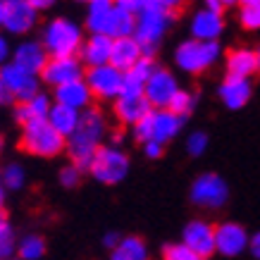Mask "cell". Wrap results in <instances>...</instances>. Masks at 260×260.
Wrapping results in <instances>:
<instances>
[{"label":"cell","instance_id":"1","mask_svg":"<svg viewBox=\"0 0 260 260\" xmlns=\"http://www.w3.org/2000/svg\"><path fill=\"white\" fill-rule=\"evenodd\" d=\"M174 8L177 3L172 0H143V10L136 15L134 31V39L141 46L143 57H150L158 50L162 36L174 22Z\"/></svg>","mask_w":260,"mask_h":260},{"label":"cell","instance_id":"2","mask_svg":"<svg viewBox=\"0 0 260 260\" xmlns=\"http://www.w3.org/2000/svg\"><path fill=\"white\" fill-rule=\"evenodd\" d=\"M103 136H105V117H103V112L95 110V108L84 110L77 132L67 139L70 160L81 170H88L98 148H101Z\"/></svg>","mask_w":260,"mask_h":260},{"label":"cell","instance_id":"3","mask_svg":"<svg viewBox=\"0 0 260 260\" xmlns=\"http://www.w3.org/2000/svg\"><path fill=\"white\" fill-rule=\"evenodd\" d=\"M84 31L81 26L70 17H55L43 26L41 43L50 57H77L84 46Z\"/></svg>","mask_w":260,"mask_h":260},{"label":"cell","instance_id":"4","mask_svg":"<svg viewBox=\"0 0 260 260\" xmlns=\"http://www.w3.org/2000/svg\"><path fill=\"white\" fill-rule=\"evenodd\" d=\"M19 146H22V150H26L29 155H36V158H55L62 150H67V139L60 132H55L48 119H41V122H31V124L22 126Z\"/></svg>","mask_w":260,"mask_h":260},{"label":"cell","instance_id":"5","mask_svg":"<svg viewBox=\"0 0 260 260\" xmlns=\"http://www.w3.org/2000/svg\"><path fill=\"white\" fill-rule=\"evenodd\" d=\"M222 55V46L217 41H196L189 39L179 43L174 50V64L186 74H201V72L210 70Z\"/></svg>","mask_w":260,"mask_h":260},{"label":"cell","instance_id":"6","mask_svg":"<svg viewBox=\"0 0 260 260\" xmlns=\"http://www.w3.org/2000/svg\"><path fill=\"white\" fill-rule=\"evenodd\" d=\"M88 172L101 184H108V186L119 184L129 174V155L117 146H101Z\"/></svg>","mask_w":260,"mask_h":260},{"label":"cell","instance_id":"7","mask_svg":"<svg viewBox=\"0 0 260 260\" xmlns=\"http://www.w3.org/2000/svg\"><path fill=\"white\" fill-rule=\"evenodd\" d=\"M191 203L205 210H220L229 198V186L220 174L215 172H203L198 174L193 184H191Z\"/></svg>","mask_w":260,"mask_h":260},{"label":"cell","instance_id":"8","mask_svg":"<svg viewBox=\"0 0 260 260\" xmlns=\"http://www.w3.org/2000/svg\"><path fill=\"white\" fill-rule=\"evenodd\" d=\"M0 81H3V91L12 95V101L26 103L34 95H39V77L31 72L22 70L19 64L10 60L5 67H0Z\"/></svg>","mask_w":260,"mask_h":260},{"label":"cell","instance_id":"9","mask_svg":"<svg viewBox=\"0 0 260 260\" xmlns=\"http://www.w3.org/2000/svg\"><path fill=\"white\" fill-rule=\"evenodd\" d=\"M84 81L88 84L91 93L95 98H101V101H117L122 95V91H124V72H119L112 64L86 70Z\"/></svg>","mask_w":260,"mask_h":260},{"label":"cell","instance_id":"10","mask_svg":"<svg viewBox=\"0 0 260 260\" xmlns=\"http://www.w3.org/2000/svg\"><path fill=\"white\" fill-rule=\"evenodd\" d=\"M177 93H179V84H177L172 72L165 70V67H158L153 72V77L148 79L146 91H143V95H146V101L150 103L153 110H167Z\"/></svg>","mask_w":260,"mask_h":260},{"label":"cell","instance_id":"11","mask_svg":"<svg viewBox=\"0 0 260 260\" xmlns=\"http://www.w3.org/2000/svg\"><path fill=\"white\" fill-rule=\"evenodd\" d=\"M251 234L239 222H220L215 227V248L224 258H237L244 251H248Z\"/></svg>","mask_w":260,"mask_h":260},{"label":"cell","instance_id":"12","mask_svg":"<svg viewBox=\"0 0 260 260\" xmlns=\"http://www.w3.org/2000/svg\"><path fill=\"white\" fill-rule=\"evenodd\" d=\"M84 77H86V72H84L81 57H50L46 70L41 72L43 84H50L55 88L64 86V84H72V81H79Z\"/></svg>","mask_w":260,"mask_h":260},{"label":"cell","instance_id":"13","mask_svg":"<svg viewBox=\"0 0 260 260\" xmlns=\"http://www.w3.org/2000/svg\"><path fill=\"white\" fill-rule=\"evenodd\" d=\"M39 19V10L31 5V0H5V24L3 29L8 34L22 36L31 31Z\"/></svg>","mask_w":260,"mask_h":260},{"label":"cell","instance_id":"14","mask_svg":"<svg viewBox=\"0 0 260 260\" xmlns=\"http://www.w3.org/2000/svg\"><path fill=\"white\" fill-rule=\"evenodd\" d=\"M181 244H186L203 260L210 258L213 253H217V248H215V227L205 220L186 222V227L181 232Z\"/></svg>","mask_w":260,"mask_h":260},{"label":"cell","instance_id":"15","mask_svg":"<svg viewBox=\"0 0 260 260\" xmlns=\"http://www.w3.org/2000/svg\"><path fill=\"white\" fill-rule=\"evenodd\" d=\"M189 29H191V39L196 41H217L224 31V17L213 12L208 8H201L191 15V22H189Z\"/></svg>","mask_w":260,"mask_h":260},{"label":"cell","instance_id":"16","mask_svg":"<svg viewBox=\"0 0 260 260\" xmlns=\"http://www.w3.org/2000/svg\"><path fill=\"white\" fill-rule=\"evenodd\" d=\"M12 62L19 64L22 70L41 77V72L46 70V64L50 62V55H48V50L43 48L41 41H22L19 46H15Z\"/></svg>","mask_w":260,"mask_h":260},{"label":"cell","instance_id":"17","mask_svg":"<svg viewBox=\"0 0 260 260\" xmlns=\"http://www.w3.org/2000/svg\"><path fill=\"white\" fill-rule=\"evenodd\" d=\"M112 46H115V41H112L110 36H105V34H91V36L84 41V46H81V53H79L81 62L88 64V70L110 64Z\"/></svg>","mask_w":260,"mask_h":260},{"label":"cell","instance_id":"18","mask_svg":"<svg viewBox=\"0 0 260 260\" xmlns=\"http://www.w3.org/2000/svg\"><path fill=\"white\" fill-rule=\"evenodd\" d=\"M227 74L239 79H251L255 72H260V50L251 48H234L227 53Z\"/></svg>","mask_w":260,"mask_h":260},{"label":"cell","instance_id":"19","mask_svg":"<svg viewBox=\"0 0 260 260\" xmlns=\"http://www.w3.org/2000/svg\"><path fill=\"white\" fill-rule=\"evenodd\" d=\"M217 93H220V101L224 103V108H229V110H241L253 95L251 79H239V77H229L227 74V77L222 79Z\"/></svg>","mask_w":260,"mask_h":260},{"label":"cell","instance_id":"20","mask_svg":"<svg viewBox=\"0 0 260 260\" xmlns=\"http://www.w3.org/2000/svg\"><path fill=\"white\" fill-rule=\"evenodd\" d=\"M112 110H115V117L122 122V124H139L146 115L153 112L150 108V103L146 101V95H119L115 105H112Z\"/></svg>","mask_w":260,"mask_h":260},{"label":"cell","instance_id":"21","mask_svg":"<svg viewBox=\"0 0 260 260\" xmlns=\"http://www.w3.org/2000/svg\"><path fill=\"white\" fill-rule=\"evenodd\" d=\"M91 98H93V93H91V88H88V84L84 79L55 88V103L67 105V108H72L77 112L88 110L91 108Z\"/></svg>","mask_w":260,"mask_h":260},{"label":"cell","instance_id":"22","mask_svg":"<svg viewBox=\"0 0 260 260\" xmlns=\"http://www.w3.org/2000/svg\"><path fill=\"white\" fill-rule=\"evenodd\" d=\"M158 70L155 62L150 60V57H141L139 62L132 67L129 72H124V95H143L146 91V84L148 79L153 77V72Z\"/></svg>","mask_w":260,"mask_h":260},{"label":"cell","instance_id":"23","mask_svg":"<svg viewBox=\"0 0 260 260\" xmlns=\"http://www.w3.org/2000/svg\"><path fill=\"white\" fill-rule=\"evenodd\" d=\"M50 108H53L50 98H48L46 93H39V95H34L31 101L17 103L15 119L22 126L31 124V122H41V119H48V115H50Z\"/></svg>","mask_w":260,"mask_h":260},{"label":"cell","instance_id":"24","mask_svg":"<svg viewBox=\"0 0 260 260\" xmlns=\"http://www.w3.org/2000/svg\"><path fill=\"white\" fill-rule=\"evenodd\" d=\"M143 57V50L139 46V41L132 36V39H117L115 46H112V60L110 64L117 67L119 72H129L139 60Z\"/></svg>","mask_w":260,"mask_h":260},{"label":"cell","instance_id":"25","mask_svg":"<svg viewBox=\"0 0 260 260\" xmlns=\"http://www.w3.org/2000/svg\"><path fill=\"white\" fill-rule=\"evenodd\" d=\"M184 119L177 117L170 110H153V141H158L165 146L167 141H172L174 136L181 132Z\"/></svg>","mask_w":260,"mask_h":260},{"label":"cell","instance_id":"26","mask_svg":"<svg viewBox=\"0 0 260 260\" xmlns=\"http://www.w3.org/2000/svg\"><path fill=\"white\" fill-rule=\"evenodd\" d=\"M134 31H136V15H132V12L124 10L119 3H115V10H112V17H110V24H108L105 36H110L112 41L132 39Z\"/></svg>","mask_w":260,"mask_h":260},{"label":"cell","instance_id":"27","mask_svg":"<svg viewBox=\"0 0 260 260\" xmlns=\"http://www.w3.org/2000/svg\"><path fill=\"white\" fill-rule=\"evenodd\" d=\"M79 119H81V112L72 110V108H67V105H60V103H53L50 115H48V122H50V124H53V129H55V132H60L64 139H70V136L77 132Z\"/></svg>","mask_w":260,"mask_h":260},{"label":"cell","instance_id":"28","mask_svg":"<svg viewBox=\"0 0 260 260\" xmlns=\"http://www.w3.org/2000/svg\"><path fill=\"white\" fill-rule=\"evenodd\" d=\"M112 5L110 0H91L86 5V29L91 34H105L108 31V24L112 17Z\"/></svg>","mask_w":260,"mask_h":260},{"label":"cell","instance_id":"29","mask_svg":"<svg viewBox=\"0 0 260 260\" xmlns=\"http://www.w3.org/2000/svg\"><path fill=\"white\" fill-rule=\"evenodd\" d=\"M110 260H148V246L141 237H122L117 248L110 251Z\"/></svg>","mask_w":260,"mask_h":260},{"label":"cell","instance_id":"30","mask_svg":"<svg viewBox=\"0 0 260 260\" xmlns=\"http://www.w3.org/2000/svg\"><path fill=\"white\" fill-rule=\"evenodd\" d=\"M19 260H41L46 255V241L39 234H26V237L17 244Z\"/></svg>","mask_w":260,"mask_h":260},{"label":"cell","instance_id":"31","mask_svg":"<svg viewBox=\"0 0 260 260\" xmlns=\"http://www.w3.org/2000/svg\"><path fill=\"white\" fill-rule=\"evenodd\" d=\"M239 24L246 31L260 29V0H244L239 3Z\"/></svg>","mask_w":260,"mask_h":260},{"label":"cell","instance_id":"32","mask_svg":"<svg viewBox=\"0 0 260 260\" xmlns=\"http://www.w3.org/2000/svg\"><path fill=\"white\" fill-rule=\"evenodd\" d=\"M193 108H196V95L191 93V91H184V88H179V93L172 98V103H170V108L167 110L174 112L177 117H189L191 112H193Z\"/></svg>","mask_w":260,"mask_h":260},{"label":"cell","instance_id":"33","mask_svg":"<svg viewBox=\"0 0 260 260\" xmlns=\"http://www.w3.org/2000/svg\"><path fill=\"white\" fill-rule=\"evenodd\" d=\"M15 253V237H12V227L10 220L0 210V260H10V255Z\"/></svg>","mask_w":260,"mask_h":260},{"label":"cell","instance_id":"34","mask_svg":"<svg viewBox=\"0 0 260 260\" xmlns=\"http://www.w3.org/2000/svg\"><path fill=\"white\" fill-rule=\"evenodd\" d=\"M24 179H26V172H24V167L19 162H10V165L3 167V186H8V189L17 191L24 186Z\"/></svg>","mask_w":260,"mask_h":260},{"label":"cell","instance_id":"35","mask_svg":"<svg viewBox=\"0 0 260 260\" xmlns=\"http://www.w3.org/2000/svg\"><path fill=\"white\" fill-rule=\"evenodd\" d=\"M162 260H203V258L196 255L189 246L179 241V244H167L162 248Z\"/></svg>","mask_w":260,"mask_h":260},{"label":"cell","instance_id":"36","mask_svg":"<svg viewBox=\"0 0 260 260\" xmlns=\"http://www.w3.org/2000/svg\"><path fill=\"white\" fill-rule=\"evenodd\" d=\"M205 150H208V134L205 132H193L186 139V153L191 158H201Z\"/></svg>","mask_w":260,"mask_h":260},{"label":"cell","instance_id":"37","mask_svg":"<svg viewBox=\"0 0 260 260\" xmlns=\"http://www.w3.org/2000/svg\"><path fill=\"white\" fill-rule=\"evenodd\" d=\"M81 167H77L74 162H70V165H64L62 170H60V184H62L64 189H72V186H77L81 179Z\"/></svg>","mask_w":260,"mask_h":260},{"label":"cell","instance_id":"38","mask_svg":"<svg viewBox=\"0 0 260 260\" xmlns=\"http://www.w3.org/2000/svg\"><path fill=\"white\" fill-rule=\"evenodd\" d=\"M132 129H134L136 141H141V143L153 141V112H150V115H146V117H143L139 124L132 126Z\"/></svg>","mask_w":260,"mask_h":260},{"label":"cell","instance_id":"39","mask_svg":"<svg viewBox=\"0 0 260 260\" xmlns=\"http://www.w3.org/2000/svg\"><path fill=\"white\" fill-rule=\"evenodd\" d=\"M162 153H165V146L158 141H148V143H143V155L148 160H160L162 158Z\"/></svg>","mask_w":260,"mask_h":260},{"label":"cell","instance_id":"40","mask_svg":"<svg viewBox=\"0 0 260 260\" xmlns=\"http://www.w3.org/2000/svg\"><path fill=\"white\" fill-rule=\"evenodd\" d=\"M10 55H12V50H10V43H8V39H5V36L0 34V67H5V64H8Z\"/></svg>","mask_w":260,"mask_h":260},{"label":"cell","instance_id":"41","mask_svg":"<svg viewBox=\"0 0 260 260\" xmlns=\"http://www.w3.org/2000/svg\"><path fill=\"white\" fill-rule=\"evenodd\" d=\"M119 241H122V237H119V234H115V232H108V234L103 237V246H105V248H110V251H115V248H117Z\"/></svg>","mask_w":260,"mask_h":260},{"label":"cell","instance_id":"42","mask_svg":"<svg viewBox=\"0 0 260 260\" xmlns=\"http://www.w3.org/2000/svg\"><path fill=\"white\" fill-rule=\"evenodd\" d=\"M248 251H251L253 258H258L260 260V232H255L251 237V244H248Z\"/></svg>","mask_w":260,"mask_h":260},{"label":"cell","instance_id":"43","mask_svg":"<svg viewBox=\"0 0 260 260\" xmlns=\"http://www.w3.org/2000/svg\"><path fill=\"white\" fill-rule=\"evenodd\" d=\"M227 5H229V3H220V0H208V3H205V8L213 10V12H217V15H222Z\"/></svg>","mask_w":260,"mask_h":260},{"label":"cell","instance_id":"44","mask_svg":"<svg viewBox=\"0 0 260 260\" xmlns=\"http://www.w3.org/2000/svg\"><path fill=\"white\" fill-rule=\"evenodd\" d=\"M31 5L36 10H46V8H50V0H31Z\"/></svg>","mask_w":260,"mask_h":260},{"label":"cell","instance_id":"45","mask_svg":"<svg viewBox=\"0 0 260 260\" xmlns=\"http://www.w3.org/2000/svg\"><path fill=\"white\" fill-rule=\"evenodd\" d=\"M5 24V0H0V26Z\"/></svg>","mask_w":260,"mask_h":260},{"label":"cell","instance_id":"46","mask_svg":"<svg viewBox=\"0 0 260 260\" xmlns=\"http://www.w3.org/2000/svg\"><path fill=\"white\" fill-rule=\"evenodd\" d=\"M3 201H5V186L0 184V208H3Z\"/></svg>","mask_w":260,"mask_h":260},{"label":"cell","instance_id":"47","mask_svg":"<svg viewBox=\"0 0 260 260\" xmlns=\"http://www.w3.org/2000/svg\"><path fill=\"white\" fill-rule=\"evenodd\" d=\"M0 179H3V170H0ZM0 184H3V181H0Z\"/></svg>","mask_w":260,"mask_h":260},{"label":"cell","instance_id":"48","mask_svg":"<svg viewBox=\"0 0 260 260\" xmlns=\"http://www.w3.org/2000/svg\"><path fill=\"white\" fill-rule=\"evenodd\" d=\"M0 93H3V81H0Z\"/></svg>","mask_w":260,"mask_h":260},{"label":"cell","instance_id":"49","mask_svg":"<svg viewBox=\"0 0 260 260\" xmlns=\"http://www.w3.org/2000/svg\"><path fill=\"white\" fill-rule=\"evenodd\" d=\"M0 150H3V139H0Z\"/></svg>","mask_w":260,"mask_h":260},{"label":"cell","instance_id":"50","mask_svg":"<svg viewBox=\"0 0 260 260\" xmlns=\"http://www.w3.org/2000/svg\"><path fill=\"white\" fill-rule=\"evenodd\" d=\"M10 260H19V258H10Z\"/></svg>","mask_w":260,"mask_h":260}]
</instances>
